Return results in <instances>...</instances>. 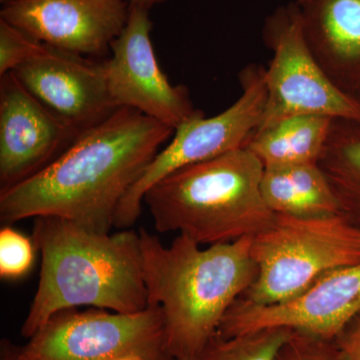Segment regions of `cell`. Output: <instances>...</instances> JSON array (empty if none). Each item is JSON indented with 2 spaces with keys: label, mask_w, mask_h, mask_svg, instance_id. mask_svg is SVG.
I'll return each instance as SVG.
<instances>
[{
  "label": "cell",
  "mask_w": 360,
  "mask_h": 360,
  "mask_svg": "<svg viewBox=\"0 0 360 360\" xmlns=\"http://www.w3.org/2000/svg\"><path fill=\"white\" fill-rule=\"evenodd\" d=\"M174 132L139 111L118 108L39 174L0 193L1 221L56 217L110 233L120 202Z\"/></svg>",
  "instance_id": "cell-1"
},
{
  "label": "cell",
  "mask_w": 360,
  "mask_h": 360,
  "mask_svg": "<svg viewBox=\"0 0 360 360\" xmlns=\"http://www.w3.org/2000/svg\"><path fill=\"white\" fill-rule=\"evenodd\" d=\"M139 239L148 305L160 307L168 352L193 360L257 278L251 238L202 248L179 234L165 246L141 229Z\"/></svg>",
  "instance_id": "cell-2"
},
{
  "label": "cell",
  "mask_w": 360,
  "mask_h": 360,
  "mask_svg": "<svg viewBox=\"0 0 360 360\" xmlns=\"http://www.w3.org/2000/svg\"><path fill=\"white\" fill-rule=\"evenodd\" d=\"M39 288L21 328L28 338L54 314L90 305L120 314L148 307L139 232L103 233L56 217H35Z\"/></svg>",
  "instance_id": "cell-3"
},
{
  "label": "cell",
  "mask_w": 360,
  "mask_h": 360,
  "mask_svg": "<svg viewBox=\"0 0 360 360\" xmlns=\"http://www.w3.org/2000/svg\"><path fill=\"white\" fill-rule=\"evenodd\" d=\"M264 167L248 149L180 168L144 196L155 229L179 232L200 245L252 238L274 213L262 198Z\"/></svg>",
  "instance_id": "cell-4"
},
{
  "label": "cell",
  "mask_w": 360,
  "mask_h": 360,
  "mask_svg": "<svg viewBox=\"0 0 360 360\" xmlns=\"http://www.w3.org/2000/svg\"><path fill=\"white\" fill-rule=\"evenodd\" d=\"M257 276L241 300L257 305L288 302L333 270L360 262V226L342 215L274 214L251 238Z\"/></svg>",
  "instance_id": "cell-5"
},
{
  "label": "cell",
  "mask_w": 360,
  "mask_h": 360,
  "mask_svg": "<svg viewBox=\"0 0 360 360\" xmlns=\"http://www.w3.org/2000/svg\"><path fill=\"white\" fill-rule=\"evenodd\" d=\"M262 34L274 58L264 72L266 103L257 129L305 115L360 122L359 99L338 89L310 51L296 2L277 7Z\"/></svg>",
  "instance_id": "cell-6"
},
{
  "label": "cell",
  "mask_w": 360,
  "mask_h": 360,
  "mask_svg": "<svg viewBox=\"0 0 360 360\" xmlns=\"http://www.w3.org/2000/svg\"><path fill=\"white\" fill-rule=\"evenodd\" d=\"M264 72L262 66H248L240 75L243 94L231 108L208 118L198 110L174 130L172 142L151 160L120 202L115 226L124 229L134 225L141 217L148 189L167 175L245 148L264 115L266 103Z\"/></svg>",
  "instance_id": "cell-7"
},
{
  "label": "cell",
  "mask_w": 360,
  "mask_h": 360,
  "mask_svg": "<svg viewBox=\"0 0 360 360\" xmlns=\"http://www.w3.org/2000/svg\"><path fill=\"white\" fill-rule=\"evenodd\" d=\"M18 355L21 360H175L156 305L136 314L99 309L58 312L18 348Z\"/></svg>",
  "instance_id": "cell-8"
},
{
  "label": "cell",
  "mask_w": 360,
  "mask_h": 360,
  "mask_svg": "<svg viewBox=\"0 0 360 360\" xmlns=\"http://www.w3.org/2000/svg\"><path fill=\"white\" fill-rule=\"evenodd\" d=\"M151 30L148 9L130 6L127 25L104 60L108 89L118 108H132L175 130L198 110L186 87L170 84L161 70Z\"/></svg>",
  "instance_id": "cell-9"
},
{
  "label": "cell",
  "mask_w": 360,
  "mask_h": 360,
  "mask_svg": "<svg viewBox=\"0 0 360 360\" xmlns=\"http://www.w3.org/2000/svg\"><path fill=\"white\" fill-rule=\"evenodd\" d=\"M360 311V262L333 270L288 302L257 305L240 297L220 322L217 333L232 338L269 328L333 340Z\"/></svg>",
  "instance_id": "cell-10"
},
{
  "label": "cell",
  "mask_w": 360,
  "mask_h": 360,
  "mask_svg": "<svg viewBox=\"0 0 360 360\" xmlns=\"http://www.w3.org/2000/svg\"><path fill=\"white\" fill-rule=\"evenodd\" d=\"M82 134L28 91L13 71L0 77V193L39 174Z\"/></svg>",
  "instance_id": "cell-11"
},
{
  "label": "cell",
  "mask_w": 360,
  "mask_h": 360,
  "mask_svg": "<svg viewBox=\"0 0 360 360\" xmlns=\"http://www.w3.org/2000/svg\"><path fill=\"white\" fill-rule=\"evenodd\" d=\"M129 11V0H8L0 18L45 44L94 58L110 51Z\"/></svg>",
  "instance_id": "cell-12"
},
{
  "label": "cell",
  "mask_w": 360,
  "mask_h": 360,
  "mask_svg": "<svg viewBox=\"0 0 360 360\" xmlns=\"http://www.w3.org/2000/svg\"><path fill=\"white\" fill-rule=\"evenodd\" d=\"M13 72L44 105L82 132L120 108L110 96L104 61L44 44Z\"/></svg>",
  "instance_id": "cell-13"
},
{
  "label": "cell",
  "mask_w": 360,
  "mask_h": 360,
  "mask_svg": "<svg viewBox=\"0 0 360 360\" xmlns=\"http://www.w3.org/2000/svg\"><path fill=\"white\" fill-rule=\"evenodd\" d=\"M309 49L331 82L360 89V0H297Z\"/></svg>",
  "instance_id": "cell-14"
},
{
  "label": "cell",
  "mask_w": 360,
  "mask_h": 360,
  "mask_svg": "<svg viewBox=\"0 0 360 360\" xmlns=\"http://www.w3.org/2000/svg\"><path fill=\"white\" fill-rule=\"evenodd\" d=\"M260 188L265 205L274 214L304 219L340 214L319 163L264 167Z\"/></svg>",
  "instance_id": "cell-15"
},
{
  "label": "cell",
  "mask_w": 360,
  "mask_h": 360,
  "mask_svg": "<svg viewBox=\"0 0 360 360\" xmlns=\"http://www.w3.org/2000/svg\"><path fill=\"white\" fill-rule=\"evenodd\" d=\"M333 118L305 115L290 116L251 135L245 148L264 167L319 163Z\"/></svg>",
  "instance_id": "cell-16"
},
{
  "label": "cell",
  "mask_w": 360,
  "mask_h": 360,
  "mask_svg": "<svg viewBox=\"0 0 360 360\" xmlns=\"http://www.w3.org/2000/svg\"><path fill=\"white\" fill-rule=\"evenodd\" d=\"M319 165L335 194L340 214L360 226V122L333 120Z\"/></svg>",
  "instance_id": "cell-17"
},
{
  "label": "cell",
  "mask_w": 360,
  "mask_h": 360,
  "mask_svg": "<svg viewBox=\"0 0 360 360\" xmlns=\"http://www.w3.org/2000/svg\"><path fill=\"white\" fill-rule=\"evenodd\" d=\"M291 333L288 328H269L232 338L217 333L193 360H274Z\"/></svg>",
  "instance_id": "cell-18"
},
{
  "label": "cell",
  "mask_w": 360,
  "mask_h": 360,
  "mask_svg": "<svg viewBox=\"0 0 360 360\" xmlns=\"http://www.w3.org/2000/svg\"><path fill=\"white\" fill-rule=\"evenodd\" d=\"M44 46V42L0 18V77L37 56Z\"/></svg>",
  "instance_id": "cell-19"
},
{
  "label": "cell",
  "mask_w": 360,
  "mask_h": 360,
  "mask_svg": "<svg viewBox=\"0 0 360 360\" xmlns=\"http://www.w3.org/2000/svg\"><path fill=\"white\" fill-rule=\"evenodd\" d=\"M33 239L23 236L11 227L0 231V276L15 279L25 276L32 269L34 259Z\"/></svg>",
  "instance_id": "cell-20"
},
{
  "label": "cell",
  "mask_w": 360,
  "mask_h": 360,
  "mask_svg": "<svg viewBox=\"0 0 360 360\" xmlns=\"http://www.w3.org/2000/svg\"><path fill=\"white\" fill-rule=\"evenodd\" d=\"M274 360H340V357L333 340L292 330Z\"/></svg>",
  "instance_id": "cell-21"
},
{
  "label": "cell",
  "mask_w": 360,
  "mask_h": 360,
  "mask_svg": "<svg viewBox=\"0 0 360 360\" xmlns=\"http://www.w3.org/2000/svg\"><path fill=\"white\" fill-rule=\"evenodd\" d=\"M340 360H360V311L333 340Z\"/></svg>",
  "instance_id": "cell-22"
},
{
  "label": "cell",
  "mask_w": 360,
  "mask_h": 360,
  "mask_svg": "<svg viewBox=\"0 0 360 360\" xmlns=\"http://www.w3.org/2000/svg\"><path fill=\"white\" fill-rule=\"evenodd\" d=\"M1 360H21L18 355V347L4 341L1 345Z\"/></svg>",
  "instance_id": "cell-23"
},
{
  "label": "cell",
  "mask_w": 360,
  "mask_h": 360,
  "mask_svg": "<svg viewBox=\"0 0 360 360\" xmlns=\"http://www.w3.org/2000/svg\"><path fill=\"white\" fill-rule=\"evenodd\" d=\"M165 1L167 0H129V6L142 7V8L150 11L151 7Z\"/></svg>",
  "instance_id": "cell-24"
},
{
  "label": "cell",
  "mask_w": 360,
  "mask_h": 360,
  "mask_svg": "<svg viewBox=\"0 0 360 360\" xmlns=\"http://www.w3.org/2000/svg\"><path fill=\"white\" fill-rule=\"evenodd\" d=\"M113 360H142L141 357L137 356H125V357H120V359H113Z\"/></svg>",
  "instance_id": "cell-25"
},
{
  "label": "cell",
  "mask_w": 360,
  "mask_h": 360,
  "mask_svg": "<svg viewBox=\"0 0 360 360\" xmlns=\"http://www.w3.org/2000/svg\"><path fill=\"white\" fill-rule=\"evenodd\" d=\"M355 97H356L357 99H359V101L360 103V89L357 90L356 94H355Z\"/></svg>",
  "instance_id": "cell-26"
},
{
  "label": "cell",
  "mask_w": 360,
  "mask_h": 360,
  "mask_svg": "<svg viewBox=\"0 0 360 360\" xmlns=\"http://www.w3.org/2000/svg\"><path fill=\"white\" fill-rule=\"evenodd\" d=\"M8 1V0H0L2 4H6V2Z\"/></svg>",
  "instance_id": "cell-27"
}]
</instances>
